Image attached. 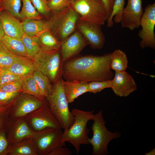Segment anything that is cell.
Instances as JSON below:
<instances>
[{
	"instance_id": "16",
	"label": "cell",
	"mask_w": 155,
	"mask_h": 155,
	"mask_svg": "<svg viewBox=\"0 0 155 155\" xmlns=\"http://www.w3.org/2000/svg\"><path fill=\"white\" fill-rule=\"evenodd\" d=\"M111 87L117 96L126 97L137 89L136 84L132 76L126 71L115 72Z\"/></svg>"
},
{
	"instance_id": "40",
	"label": "cell",
	"mask_w": 155,
	"mask_h": 155,
	"mask_svg": "<svg viewBox=\"0 0 155 155\" xmlns=\"http://www.w3.org/2000/svg\"><path fill=\"white\" fill-rule=\"evenodd\" d=\"M72 153L71 151L69 148L61 146L56 148L49 155H70Z\"/></svg>"
},
{
	"instance_id": "24",
	"label": "cell",
	"mask_w": 155,
	"mask_h": 155,
	"mask_svg": "<svg viewBox=\"0 0 155 155\" xmlns=\"http://www.w3.org/2000/svg\"><path fill=\"white\" fill-rule=\"evenodd\" d=\"M1 41L16 55L28 57L26 49L21 39L5 35Z\"/></svg>"
},
{
	"instance_id": "42",
	"label": "cell",
	"mask_w": 155,
	"mask_h": 155,
	"mask_svg": "<svg viewBox=\"0 0 155 155\" xmlns=\"http://www.w3.org/2000/svg\"><path fill=\"white\" fill-rule=\"evenodd\" d=\"M5 35L4 32L0 22V42L1 41L2 38Z\"/></svg>"
},
{
	"instance_id": "7",
	"label": "cell",
	"mask_w": 155,
	"mask_h": 155,
	"mask_svg": "<svg viewBox=\"0 0 155 155\" xmlns=\"http://www.w3.org/2000/svg\"><path fill=\"white\" fill-rule=\"evenodd\" d=\"M72 7L80 16L79 20L102 26L107 18L100 0H77L72 1Z\"/></svg>"
},
{
	"instance_id": "4",
	"label": "cell",
	"mask_w": 155,
	"mask_h": 155,
	"mask_svg": "<svg viewBox=\"0 0 155 155\" xmlns=\"http://www.w3.org/2000/svg\"><path fill=\"white\" fill-rule=\"evenodd\" d=\"M91 126L93 132L91 138H89V144L92 147V155H106L108 153V145L112 140L119 138L121 134L119 131L112 132L106 127L102 110L94 115Z\"/></svg>"
},
{
	"instance_id": "21",
	"label": "cell",
	"mask_w": 155,
	"mask_h": 155,
	"mask_svg": "<svg viewBox=\"0 0 155 155\" xmlns=\"http://www.w3.org/2000/svg\"><path fill=\"white\" fill-rule=\"evenodd\" d=\"M7 155H38L33 144L32 137L10 145Z\"/></svg>"
},
{
	"instance_id": "3",
	"label": "cell",
	"mask_w": 155,
	"mask_h": 155,
	"mask_svg": "<svg viewBox=\"0 0 155 155\" xmlns=\"http://www.w3.org/2000/svg\"><path fill=\"white\" fill-rule=\"evenodd\" d=\"M63 79L59 78L53 86L52 90L46 99L52 113L64 131L69 129L74 121V117L69 107V103L63 87Z\"/></svg>"
},
{
	"instance_id": "28",
	"label": "cell",
	"mask_w": 155,
	"mask_h": 155,
	"mask_svg": "<svg viewBox=\"0 0 155 155\" xmlns=\"http://www.w3.org/2000/svg\"><path fill=\"white\" fill-rule=\"evenodd\" d=\"M43 95L46 98L51 92L53 87L48 77L40 71L36 70L32 74Z\"/></svg>"
},
{
	"instance_id": "9",
	"label": "cell",
	"mask_w": 155,
	"mask_h": 155,
	"mask_svg": "<svg viewBox=\"0 0 155 155\" xmlns=\"http://www.w3.org/2000/svg\"><path fill=\"white\" fill-rule=\"evenodd\" d=\"M20 93L9 110V120L24 118L28 114L40 107L49 106L46 99H40L29 94Z\"/></svg>"
},
{
	"instance_id": "5",
	"label": "cell",
	"mask_w": 155,
	"mask_h": 155,
	"mask_svg": "<svg viewBox=\"0 0 155 155\" xmlns=\"http://www.w3.org/2000/svg\"><path fill=\"white\" fill-rule=\"evenodd\" d=\"M80 18L71 5L61 11L53 12L48 20L50 30L62 43L76 30Z\"/></svg>"
},
{
	"instance_id": "27",
	"label": "cell",
	"mask_w": 155,
	"mask_h": 155,
	"mask_svg": "<svg viewBox=\"0 0 155 155\" xmlns=\"http://www.w3.org/2000/svg\"><path fill=\"white\" fill-rule=\"evenodd\" d=\"M21 39L25 46L28 57L33 59L41 49L37 37L24 33Z\"/></svg>"
},
{
	"instance_id": "13",
	"label": "cell",
	"mask_w": 155,
	"mask_h": 155,
	"mask_svg": "<svg viewBox=\"0 0 155 155\" xmlns=\"http://www.w3.org/2000/svg\"><path fill=\"white\" fill-rule=\"evenodd\" d=\"M101 26L79 20L76 30L81 34L92 48L98 49L103 47L105 41Z\"/></svg>"
},
{
	"instance_id": "38",
	"label": "cell",
	"mask_w": 155,
	"mask_h": 155,
	"mask_svg": "<svg viewBox=\"0 0 155 155\" xmlns=\"http://www.w3.org/2000/svg\"><path fill=\"white\" fill-rule=\"evenodd\" d=\"M10 145L5 128H0V155H7Z\"/></svg>"
},
{
	"instance_id": "19",
	"label": "cell",
	"mask_w": 155,
	"mask_h": 155,
	"mask_svg": "<svg viewBox=\"0 0 155 155\" xmlns=\"http://www.w3.org/2000/svg\"><path fill=\"white\" fill-rule=\"evenodd\" d=\"M88 83L77 80H64L63 87L68 103H71L79 96L88 92Z\"/></svg>"
},
{
	"instance_id": "11",
	"label": "cell",
	"mask_w": 155,
	"mask_h": 155,
	"mask_svg": "<svg viewBox=\"0 0 155 155\" xmlns=\"http://www.w3.org/2000/svg\"><path fill=\"white\" fill-rule=\"evenodd\" d=\"M34 131H38L48 128L61 129L58 121L52 113L49 106L38 108L24 117Z\"/></svg>"
},
{
	"instance_id": "29",
	"label": "cell",
	"mask_w": 155,
	"mask_h": 155,
	"mask_svg": "<svg viewBox=\"0 0 155 155\" xmlns=\"http://www.w3.org/2000/svg\"><path fill=\"white\" fill-rule=\"evenodd\" d=\"M125 4V0H115L112 13L106 20L108 27H112L114 21L116 23H120Z\"/></svg>"
},
{
	"instance_id": "2",
	"label": "cell",
	"mask_w": 155,
	"mask_h": 155,
	"mask_svg": "<svg viewBox=\"0 0 155 155\" xmlns=\"http://www.w3.org/2000/svg\"><path fill=\"white\" fill-rule=\"evenodd\" d=\"M71 112L74 116V121L70 127L63 132L62 142L64 144L66 142L71 144L78 154L81 145L89 144V130L87 125L88 121L93 120L94 110L85 111L74 108Z\"/></svg>"
},
{
	"instance_id": "25",
	"label": "cell",
	"mask_w": 155,
	"mask_h": 155,
	"mask_svg": "<svg viewBox=\"0 0 155 155\" xmlns=\"http://www.w3.org/2000/svg\"><path fill=\"white\" fill-rule=\"evenodd\" d=\"M22 92L42 99H46L41 91L32 74L24 78Z\"/></svg>"
},
{
	"instance_id": "8",
	"label": "cell",
	"mask_w": 155,
	"mask_h": 155,
	"mask_svg": "<svg viewBox=\"0 0 155 155\" xmlns=\"http://www.w3.org/2000/svg\"><path fill=\"white\" fill-rule=\"evenodd\" d=\"M63 133L61 129L53 128L36 131L32 139L38 154L49 155L56 148L64 146L62 142Z\"/></svg>"
},
{
	"instance_id": "47",
	"label": "cell",
	"mask_w": 155,
	"mask_h": 155,
	"mask_svg": "<svg viewBox=\"0 0 155 155\" xmlns=\"http://www.w3.org/2000/svg\"><path fill=\"white\" fill-rule=\"evenodd\" d=\"M1 70H0V71H1Z\"/></svg>"
},
{
	"instance_id": "18",
	"label": "cell",
	"mask_w": 155,
	"mask_h": 155,
	"mask_svg": "<svg viewBox=\"0 0 155 155\" xmlns=\"http://www.w3.org/2000/svg\"><path fill=\"white\" fill-rule=\"evenodd\" d=\"M6 69L22 78L32 75L36 70L33 59L29 57L16 55L12 64Z\"/></svg>"
},
{
	"instance_id": "15",
	"label": "cell",
	"mask_w": 155,
	"mask_h": 155,
	"mask_svg": "<svg viewBox=\"0 0 155 155\" xmlns=\"http://www.w3.org/2000/svg\"><path fill=\"white\" fill-rule=\"evenodd\" d=\"M88 44L81 34L76 30L61 43L60 50L63 63L79 54Z\"/></svg>"
},
{
	"instance_id": "41",
	"label": "cell",
	"mask_w": 155,
	"mask_h": 155,
	"mask_svg": "<svg viewBox=\"0 0 155 155\" xmlns=\"http://www.w3.org/2000/svg\"><path fill=\"white\" fill-rule=\"evenodd\" d=\"M9 112L0 111V128H5L8 120Z\"/></svg>"
},
{
	"instance_id": "44",
	"label": "cell",
	"mask_w": 155,
	"mask_h": 155,
	"mask_svg": "<svg viewBox=\"0 0 155 155\" xmlns=\"http://www.w3.org/2000/svg\"><path fill=\"white\" fill-rule=\"evenodd\" d=\"M1 0H0V11H2L3 10L1 6Z\"/></svg>"
},
{
	"instance_id": "22",
	"label": "cell",
	"mask_w": 155,
	"mask_h": 155,
	"mask_svg": "<svg viewBox=\"0 0 155 155\" xmlns=\"http://www.w3.org/2000/svg\"><path fill=\"white\" fill-rule=\"evenodd\" d=\"M37 38L41 49L49 50H60L61 42L50 30L43 32Z\"/></svg>"
},
{
	"instance_id": "20",
	"label": "cell",
	"mask_w": 155,
	"mask_h": 155,
	"mask_svg": "<svg viewBox=\"0 0 155 155\" xmlns=\"http://www.w3.org/2000/svg\"><path fill=\"white\" fill-rule=\"evenodd\" d=\"M22 22L24 33L30 36L37 37L43 32L50 30L49 20L28 19L24 20Z\"/></svg>"
},
{
	"instance_id": "10",
	"label": "cell",
	"mask_w": 155,
	"mask_h": 155,
	"mask_svg": "<svg viewBox=\"0 0 155 155\" xmlns=\"http://www.w3.org/2000/svg\"><path fill=\"white\" fill-rule=\"evenodd\" d=\"M142 29L138 35L141 40L140 46L142 49H155V3L148 4L146 7L141 20Z\"/></svg>"
},
{
	"instance_id": "12",
	"label": "cell",
	"mask_w": 155,
	"mask_h": 155,
	"mask_svg": "<svg viewBox=\"0 0 155 155\" xmlns=\"http://www.w3.org/2000/svg\"><path fill=\"white\" fill-rule=\"evenodd\" d=\"M144 13L142 0H128L120 22L121 27L132 31L139 28Z\"/></svg>"
},
{
	"instance_id": "39",
	"label": "cell",
	"mask_w": 155,
	"mask_h": 155,
	"mask_svg": "<svg viewBox=\"0 0 155 155\" xmlns=\"http://www.w3.org/2000/svg\"><path fill=\"white\" fill-rule=\"evenodd\" d=\"M100 0L106 11L107 19L110 17L112 13L115 0Z\"/></svg>"
},
{
	"instance_id": "17",
	"label": "cell",
	"mask_w": 155,
	"mask_h": 155,
	"mask_svg": "<svg viewBox=\"0 0 155 155\" xmlns=\"http://www.w3.org/2000/svg\"><path fill=\"white\" fill-rule=\"evenodd\" d=\"M0 22L5 35L21 39L24 34L22 22L6 11H0Z\"/></svg>"
},
{
	"instance_id": "36",
	"label": "cell",
	"mask_w": 155,
	"mask_h": 155,
	"mask_svg": "<svg viewBox=\"0 0 155 155\" xmlns=\"http://www.w3.org/2000/svg\"><path fill=\"white\" fill-rule=\"evenodd\" d=\"M22 79L6 68L1 69L0 73V86Z\"/></svg>"
},
{
	"instance_id": "46",
	"label": "cell",
	"mask_w": 155,
	"mask_h": 155,
	"mask_svg": "<svg viewBox=\"0 0 155 155\" xmlns=\"http://www.w3.org/2000/svg\"><path fill=\"white\" fill-rule=\"evenodd\" d=\"M1 69L0 68V70Z\"/></svg>"
},
{
	"instance_id": "32",
	"label": "cell",
	"mask_w": 155,
	"mask_h": 155,
	"mask_svg": "<svg viewBox=\"0 0 155 155\" xmlns=\"http://www.w3.org/2000/svg\"><path fill=\"white\" fill-rule=\"evenodd\" d=\"M21 2L22 0H1V6L3 10L18 18Z\"/></svg>"
},
{
	"instance_id": "26",
	"label": "cell",
	"mask_w": 155,
	"mask_h": 155,
	"mask_svg": "<svg viewBox=\"0 0 155 155\" xmlns=\"http://www.w3.org/2000/svg\"><path fill=\"white\" fill-rule=\"evenodd\" d=\"M22 6L20 10L18 18L23 21L26 20H40L41 14L36 10L30 0H22Z\"/></svg>"
},
{
	"instance_id": "14",
	"label": "cell",
	"mask_w": 155,
	"mask_h": 155,
	"mask_svg": "<svg viewBox=\"0 0 155 155\" xmlns=\"http://www.w3.org/2000/svg\"><path fill=\"white\" fill-rule=\"evenodd\" d=\"M5 129L10 145L33 137L36 132L30 128L24 118L15 120H8Z\"/></svg>"
},
{
	"instance_id": "6",
	"label": "cell",
	"mask_w": 155,
	"mask_h": 155,
	"mask_svg": "<svg viewBox=\"0 0 155 155\" xmlns=\"http://www.w3.org/2000/svg\"><path fill=\"white\" fill-rule=\"evenodd\" d=\"M36 70L47 76L51 82L55 83L62 77L63 62L59 50L41 49L33 59Z\"/></svg>"
},
{
	"instance_id": "45",
	"label": "cell",
	"mask_w": 155,
	"mask_h": 155,
	"mask_svg": "<svg viewBox=\"0 0 155 155\" xmlns=\"http://www.w3.org/2000/svg\"><path fill=\"white\" fill-rule=\"evenodd\" d=\"M72 1H76L77 0H71Z\"/></svg>"
},
{
	"instance_id": "35",
	"label": "cell",
	"mask_w": 155,
	"mask_h": 155,
	"mask_svg": "<svg viewBox=\"0 0 155 155\" xmlns=\"http://www.w3.org/2000/svg\"><path fill=\"white\" fill-rule=\"evenodd\" d=\"M23 79L0 86V90L8 93L22 92V84Z\"/></svg>"
},
{
	"instance_id": "1",
	"label": "cell",
	"mask_w": 155,
	"mask_h": 155,
	"mask_svg": "<svg viewBox=\"0 0 155 155\" xmlns=\"http://www.w3.org/2000/svg\"><path fill=\"white\" fill-rule=\"evenodd\" d=\"M111 53L102 55L74 57L63 63L62 78L89 83L112 80L114 73L110 67Z\"/></svg>"
},
{
	"instance_id": "33",
	"label": "cell",
	"mask_w": 155,
	"mask_h": 155,
	"mask_svg": "<svg viewBox=\"0 0 155 155\" xmlns=\"http://www.w3.org/2000/svg\"><path fill=\"white\" fill-rule=\"evenodd\" d=\"M112 80L94 81L88 83V92L96 94L104 89L111 88Z\"/></svg>"
},
{
	"instance_id": "30",
	"label": "cell",
	"mask_w": 155,
	"mask_h": 155,
	"mask_svg": "<svg viewBox=\"0 0 155 155\" xmlns=\"http://www.w3.org/2000/svg\"><path fill=\"white\" fill-rule=\"evenodd\" d=\"M20 93H8L0 90V111H8Z\"/></svg>"
},
{
	"instance_id": "37",
	"label": "cell",
	"mask_w": 155,
	"mask_h": 155,
	"mask_svg": "<svg viewBox=\"0 0 155 155\" xmlns=\"http://www.w3.org/2000/svg\"><path fill=\"white\" fill-rule=\"evenodd\" d=\"M35 8L40 14L48 17L51 12L48 5L47 0H30Z\"/></svg>"
},
{
	"instance_id": "34",
	"label": "cell",
	"mask_w": 155,
	"mask_h": 155,
	"mask_svg": "<svg viewBox=\"0 0 155 155\" xmlns=\"http://www.w3.org/2000/svg\"><path fill=\"white\" fill-rule=\"evenodd\" d=\"M71 0H47V4L51 12L61 11L71 5Z\"/></svg>"
},
{
	"instance_id": "43",
	"label": "cell",
	"mask_w": 155,
	"mask_h": 155,
	"mask_svg": "<svg viewBox=\"0 0 155 155\" xmlns=\"http://www.w3.org/2000/svg\"><path fill=\"white\" fill-rule=\"evenodd\" d=\"M145 155H155V148L153 149L149 152L145 154Z\"/></svg>"
},
{
	"instance_id": "23",
	"label": "cell",
	"mask_w": 155,
	"mask_h": 155,
	"mask_svg": "<svg viewBox=\"0 0 155 155\" xmlns=\"http://www.w3.org/2000/svg\"><path fill=\"white\" fill-rule=\"evenodd\" d=\"M125 53L122 50L117 49L111 53L110 67L115 72L126 71L128 63Z\"/></svg>"
},
{
	"instance_id": "31",
	"label": "cell",
	"mask_w": 155,
	"mask_h": 155,
	"mask_svg": "<svg viewBox=\"0 0 155 155\" xmlns=\"http://www.w3.org/2000/svg\"><path fill=\"white\" fill-rule=\"evenodd\" d=\"M16 55L1 42H0V68H6L12 63Z\"/></svg>"
}]
</instances>
